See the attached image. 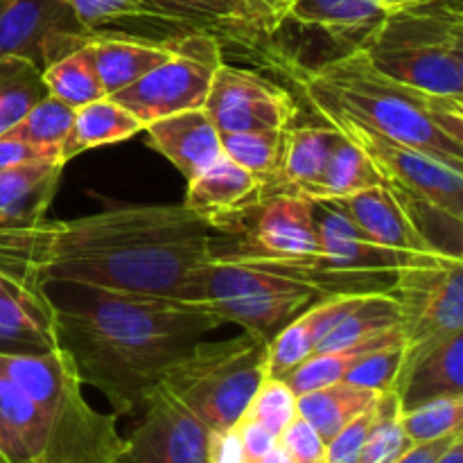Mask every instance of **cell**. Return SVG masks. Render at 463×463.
I'll use <instances>...</instances> for the list:
<instances>
[{"label":"cell","mask_w":463,"mask_h":463,"mask_svg":"<svg viewBox=\"0 0 463 463\" xmlns=\"http://www.w3.org/2000/svg\"><path fill=\"white\" fill-rule=\"evenodd\" d=\"M217 242L220 231L184 203H120L75 220L0 229V276L34 294L68 283L179 298Z\"/></svg>","instance_id":"obj_1"},{"label":"cell","mask_w":463,"mask_h":463,"mask_svg":"<svg viewBox=\"0 0 463 463\" xmlns=\"http://www.w3.org/2000/svg\"><path fill=\"white\" fill-rule=\"evenodd\" d=\"M66 285L57 298L54 326L81 384L98 389L116 416L143 411L167 371L222 321L206 307L167 297Z\"/></svg>","instance_id":"obj_2"},{"label":"cell","mask_w":463,"mask_h":463,"mask_svg":"<svg viewBox=\"0 0 463 463\" xmlns=\"http://www.w3.org/2000/svg\"><path fill=\"white\" fill-rule=\"evenodd\" d=\"M396 274L333 269L321 256L274 258L217 253L194 267L181 301L197 303L224 324L269 342L285 324L324 298L392 292Z\"/></svg>","instance_id":"obj_3"},{"label":"cell","mask_w":463,"mask_h":463,"mask_svg":"<svg viewBox=\"0 0 463 463\" xmlns=\"http://www.w3.org/2000/svg\"><path fill=\"white\" fill-rule=\"evenodd\" d=\"M307 109H328L463 170V99L430 93L380 72L357 48L285 71Z\"/></svg>","instance_id":"obj_4"},{"label":"cell","mask_w":463,"mask_h":463,"mask_svg":"<svg viewBox=\"0 0 463 463\" xmlns=\"http://www.w3.org/2000/svg\"><path fill=\"white\" fill-rule=\"evenodd\" d=\"M355 48L393 80L463 99L461 0H414L387 9Z\"/></svg>","instance_id":"obj_5"},{"label":"cell","mask_w":463,"mask_h":463,"mask_svg":"<svg viewBox=\"0 0 463 463\" xmlns=\"http://www.w3.org/2000/svg\"><path fill=\"white\" fill-rule=\"evenodd\" d=\"M0 371L25 393L48 432V463H116L125 450L118 416L93 410L66 351L0 355Z\"/></svg>","instance_id":"obj_6"},{"label":"cell","mask_w":463,"mask_h":463,"mask_svg":"<svg viewBox=\"0 0 463 463\" xmlns=\"http://www.w3.org/2000/svg\"><path fill=\"white\" fill-rule=\"evenodd\" d=\"M267 344L251 333L222 342L202 339L167 371L158 387L208 430L235 428L267 378Z\"/></svg>","instance_id":"obj_7"},{"label":"cell","mask_w":463,"mask_h":463,"mask_svg":"<svg viewBox=\"0 0 463 463\" xmlns=\"http://www.w3.org/2000/svg\"><path fill=\"white\" fill-rule=\"evenodd\" d=\"M188 34L211 36L222 52L285 75L294 59L279 41L285 21L280 0H154Z\"/></svg>","instance_id":"obj_8"},{"label":"cell","mask_w":463,"mask_h":463,"mask_svg":"<svg viewBox=\"0 0 463 463\" xmlns=\"http://www.w3.org/2000/svg\"><path fill=\"white\" fill-rule=\"evenodd\" d=\"M172 57L109 95L116 104L138 118L145 127L175 113L202 109L211 90L213 75L224 61L220 43L203 34H179L172 39Z\"/></svg>","instance_id":"obj_9"},{"label":"cell","mask_w":463,"mask_h":463,"mask_svg":"<svg viewBox=\"0 0 463 463\" xmlns=\"http://www.w3.org/2000/svg\"><path fill=\"white\" fill-rule=\"evenodd\" d=\"M405 330V357L463 333V260L430 258L405 267L392 288Z\"/></svg>","instance_id":"obj_10"},{"label":"cell","mask_w":463,"mask_h":463,"mask_svg":"<svg viewBox=\"0 0 463 463\" xmlns=\"http://www.w3.org/2000/svg\"><path fill=\"white\" fill-rule=\"evenodd\" d=\"M203 109L220 134L288 129L298 116V102L288 89L226 61L213 75Z\"/></svg>","instance_id":"obj_11"},{"label":"cell","mask_w":463,"mask_h":463,"mask_svg":"<svg viewBox=\"0 0 463 463\" xmlns=\"http://www.w3.org/2000/svg\"><path fill=\"white\" fill-rule=\"evenodd\" d=\"M93 34L66 0H0V57L27 59L45 71Z\"/></svg>","instance_id":"obj_12"},{"label":"cell","mask_w":463,"mask_h":463,"mask_svg":"<svg viewBox=\"0 0 463 463\" xmlns=\"http://www.w3.org/2000/svg\"><path fill=\"white\" fill-rule=\"evenodd\" d=\"M116 463H208L211 430L163 387H156Z\"/></svg>","instance_id":"obj_13"},{"label":"cell","mask_w":463,"mask_h":463,"mask_svg":"<svg viewBox=\"0 0 463 463\" xmlns=\"http://www.w3.org/2000/svg\"><path fill=\"white\" fill-rule=\"evenodd\" d=\"M319 256L333 269L371 271V274H398L405 267L441 256H411L373 242L342 208L333 202L312 199Z\"/></svg>","instance_id":"obj_14"},{"label":"cell","mask_w":463,"mask_h":463,"mask_svg":"<svg viewBox=\"0 0 463 463\" xmlns=\"http://www.w3.org/2000/svg\"><path fill=\"white\" fill-rule=\"evenodd\" d=\"M330 202L342 208L373 242L383 247L411 253V256H448L430 242L428 235L419 229V224L411 220L410 213L402 208V203L393 197L387 185H375V188L342 199H330Z\"/></svg>","instance_id":"obj_15"},{"label":"cell","mask_w":463,"mask_h":463,"mask_svg":"<svg viewBox=\"0 0 463 463\" xmlns=\"http://www.w3.org/2000/svg\"><path fill=\"white\" fill-rule=\"evenodd\" d=\"M54 306L0 276V355H45L59 351Z\"/></svg>","instance_id":"obj_16"},{"label":"cell","mask_w":463,"mask_h":463,"mask_svg":"<svg viewBox=\"0 0 463 463\" xmlns=\"http://www.w3.org/2000/svg\"><path fill=\"white\" fill-rule=\"evenodd\" d=\"M260 199L262 181L222 154L202 175L188 181V193L181 203L213 229H224Z\"/></svg>","instance_id":"obj_17"},{"label":"cell","mask_w":463,"mask_h":463,"mask_svg":"<svg viewBox=\"0 0 463 463\" xmlns=\"http://www.w3.org/2000/svg\"><path fill=\"white\" fill-rule=\"evenodd\" d=\"M172 39H152L134 32L99 30L86 41L104 93L113 95L134 84L172 57Z\"/></svg>","instance_id":"obj_18"},{"label":"cell","mask_w":463,"mask_h":463,"mask_svg":"<svg viewBox=\"0 0 463 463\" xmlns=\"http://www.w3.org/2000/svg\"><path fill=\"white\" fill-rule=\"evenodd\" d=\"M143 131H147L149 147L163 154L185 181H193L222 156L220 131L203 107L149 122Z\"/></svg>","instance_id":"obj_19"},{"label":"cell","mask_w":463,"mask_h":463,"mask_svg":"<svg viewBox=\"0 0 463 463\" xmlns=\"http://www.w3.org/2000/svg\"><path fill=\"white\" fill-rule=\"evenodd\" d=\"M396 393L401 411L437 398L463 396V333L419 355L402 357Z\"/></svg>","instance_id":"obj_20"},{"label":"cell","mask_w":463,"mask_h":463,"mask_svg":"<svg viewBox=\"0 0 463 463\" xmlns=\"http://www.w3.org/2000/svg\"><path fill=\"white\" fill-rule=\"evenodd\" d=\"M335 140L337 129L324 120H319V125L288 127L279 172L262 185V199L274 194H297L307 199L324 175Z\"/></svg>","instance_id":"obj_21"},{"label":"cell","mask_w":463,"mask_h":463,"mask_svg":"<svg viewBox=\"0 0 463 463\" xmlns=\"http://www.w3.org/2000/svg\"><path fill=\"white\" fill-rule=\"evenodd\" d=\"M66 163H27L0 170V229L45 220Z\"/></svg>","instance_id":"obj_22"},{"label":"cell","mask_w":463,"mask_h":463,"mask_svg":"<svg viewBox=\"0 0 463 463\" xmlns=\"http://www.w3.org/2000/svg\"><path fill=\"white\" fill-rule=\"evenodd\" d=\"M387 14L378 0H292L285 7V21L319 30L348 50L355 48Z\"/></svg>","instance_id":"obj_23"},{"label":"cell","mask_w":463,"mask_h":463,"mask_svg":"<svg viewBox=\"0 0 463 463\" xmlns=\"http://www.w3.org/2000/svg\"><path fill=\"white\" fill-rule=\"evenodd\" d=\"M378 398L380 393L373 389L357 387L346 380H339V383L326 384L315 392L297 396V411L328 443L353 419L371 410Z\"/></svg>","instance_id":"obj_24"},{"label":"cell","mask_w":463,"mask_h":463,"mask_svg":"<svg viewBox=\"0 0 463 463\" xmlns=\"http://www.w3.org/2000/svg\"><path fill=\"white\" fill-rule=\"evenodd\" d=\"M143 129V122L113 99H95V102L75 109L71 134L61 145V158L68 163L86 149L122 143Z\"/></svg>","instance_id":"obj_25"},{"label":"cell","mask_w":463,"mask_h":463,"mask_svg":"<svg viewBox=\"0 0 463 463\" xmlns=\"http://www.w3.org/2000/svg\"><path fill=\"white\" fill-rule=\"evenodd\" d=\"M393 344H405V330H402L401 324L384 330V333L375 335V337L364 339V342L342 348V351L312 353L307 360H303L297 369L289 371V373L285 375V383H288V387L292 389L297 396H303V393L315 392V389L326 387V384L339 383V380L346 378L348 371L355 364H360L369 353L384 346H393Z\"/></svg>","instance_id":"obj_26"},{"label":"cell","mask_w":463,"mask_h":463,"mask_svg":"<svg viewBox=\"0 0 463 463\" xmlns=\"http://www.w3.org/2000/svg\"><path fill=\"white\" fill-rule=\"evenodd\" d=\"M375 185H384L383 175L375 170L373 163L353 140L337 131V140L330 149L324 175L310 190L307 199L330 202V199L348 197V194L362 193V190L375 188Z\"/></svg>","instance_id":"obj_27"},{"label":"cell","mask_w":463,"mask_h":463,"mask_svg":"<svg viewBox=\"0 0 463 463\" xmlns=\"http://www.w3.org/2000/svg\"><path fill=\"white\" fill-rule=\"evenodd\" d=\"M66 3L71 5L77 21L90 32L136 23L140 27H152L156 32H165L167 36L188 34L154 0H66Z\"/></svg>","instance_id":"obj_28"},{"label":"cell","mask_w":463,"mask_h":463,"mask_svg":"<svg viewBox=\"0 0 463 463\" xmlns=\"http://www.w3.org/2000/svg\"><path fill=\"white\" fill-rule=\"evenodd\" d=\"M401 324V310H398L396 298L389 292L366 294L360 301V306L353 312H348L319 344L315 353H330L342 351V348L360 344L364 339L375 337L384 330L393 328Z\"/></svg>","instance_id":"obj_29"},{"label":"cell","mask_w":463,"mask_h":463,"mask_svg":"<svg viewBox=\"0 0 463 463\" xmlns=\"http://www.w3.org/2000/svg\"><path fill=\"white\" fill-rule=\"evenodd\" d=\"M41 77H43L48 95L61 99L72 109H80L84 104L95 102V99L107 98L86 43L75 52L61 57L59 61L50 63L45 71H41Z\"/></svg>","instance_id":"obj_30"},{"label":"cell","mask_w":463,"mask_h":463,"mask_svg":"<svg viewBox=\"0 0 463 463\" xmlns=\"http://www.w3.org/2000/svg\"><path fill=\"white\" fill-rule=\"evenodd\" d=\"M48 95L41 71L21 57H0V136Z\"/></svg>","instance_id":"obj_31"},{"label":"cell","mask_w":463,"mask_h":463,"mask_svg":"<svg viewBox=\"0 0 463 463\" xmlns=\"http://www.w3.org/2000/svg\"><path fill=\"white\" fill-rule=\"evenodd\" d=\"M283 140L285 129L220 134L222 154L258 176L262 185L279 172L280 158H283Z\"/></svg>","instance_id":"obj_32"},{"label":"cell","mask_w":463,"mask_h":463,"mask_svg":"<svg viewBox=\"0 0 463 463\" xmlns=\"http://www.w3.org/2000/svg\"><path fill=\"white\" fill-rule=\"evenodd\" d=\"M75 118V109L68 107L61 99L45 95L41 102H36L16 125L3 136L16 140H25L32 145H52L61 147L63 140L68 138Z\"/></svg>","instance_id":"obj_33"},{"label":"cell","mask_w":463,"mask_h":463,"mask_svg":"<svg viewBox=\"0 0 463 463\" xmlns=\"http://www.w3.org/2000/svg\"><path fill=\"white\" fill-rule=\"evenodd\" d=\"M461 423L463 396L437 398L410 411H401V428L410 446L437 441V439L461 432Z\"/></svg>","instance_id":"obj_34"},{"label":"cell","mask_w":463,"mask_h":463,"mask_svg":"<svg viewBox=\"0 0 463 463\" xmlns=\"http://www.w3.org/2000/svg\"><path fill=\"white\" fill-rule=\"evenodd\" d=\"M410 448L401 428V401L396 392L380 393L375 402V416L371 423L369 434L362 446L357 463H384L401 455Z\"/></svg>","instance_id":"obj_35"},{"label":"cell","mask_w":463,"mask_h":463,"mask_svg":"<svg viewBox=\"0 0 463 463\" xmlns=\"http://www.w3.org/2000/svg\"><path fill=\"white\" fill-rule=\"evenodd\" d=\"M297 416V393L288 387L285 380L265 378L242 419L262 425L267 432L279 439Z\"/></svg>","instance_id":"obj_36"},{"label":"cell","mask_w":463,"mask_h":463,"mask_svg":"<svg viewBox=\"0 0 463 463\" xmlns=\"http://www.w3.org/2000/svg\"><path fill=\"white\" fill-rule=\"evenodd\" d=\"M402 357H405V344L378 348V351L369 353L360 364L353 366L344 380L357 384V387L373 389L378 393L396 392L402 369Z\"/></svg>","instance_id":"obj_37"},{"label":"cell","mask_w":463,"mask_h":463,"mask_svg":"<svg viewBox=\"0 0 463 463\" xmlns=\"http://www.w3.org/2000/svg\"><path fill=\"white\" fill-rule=\"evenodd\" d=\"M276 441L294 463H324L326 459V441L301 416H297Z\"/></svg>","instance_id":"obj_38"},{"label":"cell","mask_w":463,"mask_h":463,"mask_svg":"<svg viewBox=\"0 0 463 463\" xmlns=\"http://www.w3.org/2000/svg\"><path fill=\"white\" fill-rule=\"evenodd\" d=\"M373 416L375 405L371 407V410H366L364 414L357 416V419H353L346 428L339 430V432L326 443L324 463H357L366 434H369L371 423H373Z\"/></svg>","instance_id":"obj_39"},{"label":"cell","mask_w":463,"mask_h":463,"mask_svg":"<svg viewBox=\"0 0 463 463\" xmlns=\"http://www.w3.org/2000/svg\"><path fill=\"white\" fill-rule=\"evenodd\" d=\"M27 163H66L61 158V147L52 145H32L25 140L0 136V170L5 167L27 165Z\"/></svg>","instance_id":"obj_40"},{"label":"cell","mask_w":463,"mask_h":463,"mask_svg":"<svg viewBox=\"0 0 463 463\" xmlns=\"http://www.w3.org/2000/svg\"><path fill=\"white\" fill-rule=\"evenodd\" d=\"M208 463H247L238 425L208 432Z\"/></svg>","instance_id":"obj_41"},{"label":"cell","mask_w":463,"mask_h":463,"mask_svg":"<svg viewBox=\"0 0 463 463\" xmlns=\"http://www.w3.org/2000/svg\"><path fill=\"white\" fill-rule=\"evenodd\" d=\"M238 430H240V439H242L247 463H258L267 455V452L271 450V448L276 446L274 434H269L262 425L253 423V420L240 419Z\"/></svg>","instance_id":"obj_42"},{"label":"cell","mask_w":463,"mask_h":463,"mask_svg":"<svg viewBox=\"0 0 463 463\" xmlns=\"http://www.w3.org/2000/svg\"><path fill=\"white\" fill-rule=\"evenodd\" d=\"M459 437H463V430L461 432L450 434V437L437 439V441L416 443V446L405 448L392 463H437L439 457H441L443 452L450 448V443Z\"/></svg>","instance_id":"obj_43"},{"label":"cell","mask_w":463,"mask_h":463,"mask_svg":"<svg viewBox=\"0 0 463 463\" xmlns=\"http://www.w3.org/2000/svg\"><path fill=\"white\" fill-rule=\"evenodd\" d=\"M0 463H34L25 446L18 441L16 434L5 423L3 416H0Z\"/></svg>","instance_id":"obj_44"},{"label":"cell","mask_w":463,"mask_h":463,"mask_svg":"<svg viewBox=\"0 0 463 463\" xmlns=\"http://www.w3.org/2000/svg\"><path fill=\"white\" fill-rule=\"evenodd\" d=\"M437 463H463V437L455 439L446 452L439 457Z\"/></svg>","instance_id":"obj_45"},{"label":"cell","mask_w":463,"mask_h":463,"mask_svg":"<svg viewBox=\"0 0 463 463\" xmlns=\"http://www.w3.org/2000/svg\"><path fill=\"white\" fill-rule=\"evenodd\" d=\"M258 463H294V461L289 459V455L283 450V446H280V443L276 441V446L271 448V450L267 452V455L262 457V459L258 461Z\"/></svg>","instance_id":"obj_46"},{"label":"cell","mask_w":463,"mask_h":463,"mask_svg":"<svg viewBox=\"0 0 463 463\" xmlns=\"http://www.w3.org/2000/svg\"><path fill=\"white\" fill-rule=\"evenodd\" d=\"M378 3L383 5L384 9H396V7H402V5L414 3V0H378Z\"/></svg>","instance_id":"obj_47"},{"label":"cell","mask_w":463,"mask_h":463,"mask_svg":"<svg viewBox=\"0 0 463 463\" xmlns=\"http://www.w3.org/2000/svg\"><path fill=\"white\" fill-rule=\"evenodd\" d=\"M280 3H285V7H288V5L292 3V0H280Z\"/></svg>","instance_id":"obj_48"},{"label":"cell","mask_w":463,"mask_h":463,"mask_svg":"<svg viewBox=\"0 0 463 463\" xmlns=\"http://www.w3.org/2000/svg\"><path fill=\"white\" fill-rule=\"evenodd\" d=\"M393 461V459H392ZM392 461H384V463H392Z\"/></svg>","instance_id":"obj_49"}]
</instances>
